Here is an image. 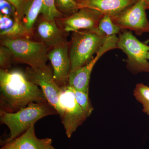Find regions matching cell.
<instances>
[{
  "label": "cell",
  "instance_id": "6da1fadb",
  "mask_svg": "<svg viewBox=\"0 0 149 149\" xmlns=\"http://www.w3.org/2000/svg\"><path fill=\"white\" fill-rule=\"evenodd\" d=\"M0 91L1 110L7 112H15L32 103L48 102L41 88L18 70H0Z\"/></svg>",
  "mask_w": 149,
  "mask_h": 149
},
{
  "label": "cell",
  "instance_id": "7a4b0ae2",
  "mask_svg": "<svg viewBox=\"0 0 149 149\" xmlns=\"http://www.w3.org/2000/svg\"><path fill=\"white\" fill-rule=\"evenodd\" d=\"M57 112L48 102L32 103L15 112L0 110V120L8 127L10 136L6 143L16 139L24 133L38 120Z\"/></svg>",
  "mask_w": 149,
  "mask_h": 149
},
{
  "label": "cell",
  "instance_id": "3957f363",
  "mask_svg": "<svg viewBox=\"0 0 149 149\" xmlns=\"http://www.w3.org/2000/svg\"><path fill=\"white\" fill-rule=\"evenodd\" d=\"M72 32L69 42L70 71L89 63L108 38L95 31L83 30Z\"/></svg>",
  "mask_w": 149,
  "mask_h": 149
},
{
  "label": "cell",
  "instance_id": "277c9868",
  "mask_svg": "<svg viewBox=\"0 0 149 149\" xmlns=\"http://www.w3.org/2000/svg\"><path fill=\"white\" fill-rule=\"evenodd\" d=\"M1 44L10 50L14 61L28 65L33 68H42L47 65L49 49L41 42L17 39L2 40Z\"/></svg>",
  "mask_w": 149,
  "mask_h": 149
},
{
  "label": "cell",
  "instance_id": "5b68a950",
  "mask_svg": "<svg viewBox=\"0 0 149 149\" xmlns=\"http://www.w3.org/2000/svg\"><path fill=\"white\" fill-rule=\"evenodd\" d=\"M118 37V49L127 56V67L132 73L149 72V46L139 41L130 31L122 29Z\"/></svg>",
  "mask_w": 149,
  "mask_h": 149
},
{
  "label": "cell",
  "instance_id": "8992f818",
  "mask_svg": "<svg viewBox=\"0 0 149 149\" xmlns=\"http://www.w3.org/2000/svg\"><path fill=\"white\" fill-rule=\"evenodd\" d=\"M58 107V114L61 118L67 136L70 138L88 117L77 102L74 92L68 85L61 88Z\"/></svg>",
  "mask_w": 149,
  "mask_h": 149
},
{
  "label": "cell",
  "instance_id": "52a82bcc",
  "mask_svg": "<svg viewBox=\"0 0 149 149\" xmlns=\"http://www.w3.org/2000/svg\"><path fill=\"white\" fill-rule=\"evenodd\" d=\"M149 7L144 0H138L120 13L111 17V19L121 29L134 31L136 35L141 36L149 32V21L146 12Z\"/></svg>",
  "mask_w": 149,
  "mask_h": 149
},
{
  "label": "cell",
  "instance_id": "ba28073f",
  "mask_svg": "<svg viewBox=\"0 0 149 149\" xmlns=\"http://www.w3.org/2000/svg\"><path fill=\"white\" fill-rule=\"evenodd\" d=\"M24 73L29 81L40 87L48 102L58 113L59 96L61 88L54 80L53 70L50 67L47 65L39 68L28 67Z\"/></svg>",
  "mask_w": 149,
  "mask_h": 149
},
{
  "label": "cell",
  "instance_id": "9c48e42d",
  "mask_svg": "<svg viewBox=\"0 0 149 149\" xmlns=\"http://www.w3.org/2000/svg\"><path fill=\"white\" fill-rule=\"evenodd\" d=\"M116 35L109 37L95 56L88 64L70 71L68 85L77 91L89 93V83L94 65L103 55L111 50L118 49Z\"/></svg>",
  "mask_w": 149,
  "mask_h": 149
},
{
  "label": "cell",
  "instance_id": "30bf717a",
  "mask_svg": "<svg viewBox=\"0 0 149 149\" xmlns=\"http://www.w3.org/2000/svg\"><path fill=\"white\" fill-rule=\"evenodd\" d=\"M103 15L93 10L81 8L70 15L55 20L61 29L67 33L83 30L95 31Z\"/></svg>",
  "mask_w": 149,
  "mask_h": 149
},
{
  "label": "cell",
  "instance_id": "8fae6325",
  "mask_svg": "<svg viewBox=\"0 0 149 149\" xmlns=\"http://www.w3.org/2000/svg\"><path fill=\"white\" fill-rule=\"evenodd\" d=\"M35 41L45 44L49 49L67 42L68 33L61 29L55 19L42 15L37 19L33 27Z\"/></svg>",
  "mask_w": 149,
  "mask_h": 149
},
{
  "label": "cell",
  "instance_id": "7c38bea8",
  "mask_svg": "<svg viewBox=\"0 0 149 149\" xmlns=\"http://www.w3.org/2000/svg\"><path fill=\"white\" fill-rule=\"evenodd\" d=\"M48 60L51 62L54 78L61 88L68 85L71 62L69 55V42L49 49L48 51Z\"/></svg>",
  "mask_w": 149,
  "mask_h": 149
},
{
  "label": "cell",
  "instance_id": "4fadbf2b",
  "mask_svg": "<svg viewBox=\"0 0 149 149\" xmlns=\"http://www.w3.org/2000/svg\"><path fill=\"white\" fill-rule=\"evenodd\" d=\"M33 36V29H29L25 27L17 15L15 16H10L0 14L1 40L32 39Z\"/></svg>",
  "mask_w": 149,
  "mask_h": 149
},
{
  "label": "cell",
  "instance_id": "5bb4252c",
  "mask_svg": "<svg viewBox=\"0 0 149 149\" xmlns=\"http://www.w3.org/2000/svg\"><path fill=\"white\" fill-rule=\"evenodd\" d=\"M138 0H80L78 9L87 8L107 15L115 16L135 3Z\"/></svg>",
  "mask_w": 149,
  "mask_h": 149
},
{
  "label": "cell",
  "instance_id": "9a60e30c",
  "mask_svg": "<svg viewBox=\"0 0 149 149\" xmlns=\"http://www.w3.org/2000/svg\"><path fill=\"white\" fill-rule=\"evenodd\" d=\"M15 149H55L49 138L39 139L35 133V125L13 140Z\"/></svg>",
  "mask_w": 149,
  "mask_h": 149
},
{
  "label": "cell",
  "instance_id": "2e32d148",
  "mask_svg": "<svg viewBox=\"0 0 149 149\" xmlns=\"http://www.w3.org/2000/svg\"><path fill=\"white\" fill-rule=\"evenodd\" d=\"M43 8L42 0H32L26 10L22 21L27 28L33 29Z\"/></svg>",
  "mask_w": 149,
  "mask_h": 149
},
{
  "label": "cell",
  "instance_id": "e0dca14e",
  "mask_svg": "<svg viewBox=\"0 0 149 149\" xmlns=\"http://www.w3.org/2000/svg\"><path fill=\"white\" fill-rule=\"evenodd\" d=\"M122 29L115 24L112 20L111 17L104 15L99 22L95 32L99 35L107 38L119 35Z\"/></svg>",
  "mask_w": 149,
  "mask_h": 149
},
{
  "label": "cell",
  "instance_id": "ac0fdd59",
  "mask_svg": "<svg viewBox=\"0 0 149 149\" xmlns=\"http://www.w3.org/2000/svg\"><path fill=\"white\" fill-rule=\"evenodd\" d=\"M134 95L143 105V111L149 115V87L143 83L137 84L134 91Z\"/></svg>",
  "mask_w": 149,
  "mask_h": 149
},
{
  "label": "cell",
  "instance_id": "d6986e66",
  "mask_svg": "<svg viewBox=\"0 0 149 149\" xmlns=\"http://www.w3.org/2000/svg\"><path fill=\"white\" fill-rule=\"evenodd\" d=\"M68 86L74 92L77 102L82 108L87 117L90 116L92 114L94 109L89 99V93L77 91L69 85Z\"/></svg>",
  "mask_w": 149,
  "mask_h": 149
},
{
  "label": "cell",
  "instance_id": "ffe728a7",
  "mask_svg": "<svg viewBox=\"0 0 149 149\" xmlns=\"http://www.w3.org/2000/svg\"><path fill=\"white\" fill-rule=\"evenodd\" d=\"M55 5L57 9L63 15V13H65L68 16L78 10L76 0H55Z\"/></svg>",
  "mask_w": 149,
  "mask_h": 149
},
{
  "label": "cell",
  "instance_id": "44dd1931",
  "mask_svg": "<svg viewBox=\"0 0 149 149\" xmlns=\"http://www.w3.org/2000/svg\"><path fill=\"white\" fill-rule=\"evenodd\" d=\"M42 15L50 19L61 18L64 15L59 11L55 5V0H42Z\"/></svg>",
  "mask_w": 149,
  "mask_h": 149
},
{
  "label": "cell",
  "instance_id": "7402d4cb",
  "mask_svg": "<svg viewBox=\"0 0 149 149\" xmlns=\"http://www.w3.org/2000/svg\"><path fill=\"white\" fill-rule=\"evenodd\" d=\"M14 61L13 56L10 50L2 45L0 47V67L1 69L8 70Z\"/></svg>",
  "mask_w": 149,
  "mask_h": 149
},
{
  "label": "cell",
  "instance_id": "603a6c76",
  "mask_svg": "<svg viewBox=\"0 0 149 149\" xmlns=\"http://www.w3.org/2000/svg\"><path fill=\"white\" fill-rule=\"evenodd\" d=\"M14 7L17 14L22 20L26 10L32 0H6Z\"/></svg>",
  "mask_w": 149,
  "mask_h": 149
},
{
  "label": "cell",
  "instance_id": "cb8c5ba5",
  "mask_svg": "<svg viewBox=\"0 0 149 149\" xmlns=\"http://www.w3.org/2000/svg\"><path fill=\"white\" fill-rule=\"evenodd\" d=\"M0 10L4 15L15 16L17 15L14 7L6 0H0Z\"/></svg>",
  "mask_w": 149,
  "mask_h": 149
},
{
  "label": "cell",
  "instance_id": "d4e9b609",
  "mask_svg": "<svg viewBox=\"0 0 149 149\" xmlns=\"http://www.w3.org/2000/svg\"><path fill=\"white\" fill-rule=\"evenodd\" d=\"M1 149H15L13 140L8 143H6L4 146H3Z\"/></svg>",
  "mask_w": 149,
  "mask_h": 149
},
{
  "label": "cell",
  "instance_id": "484cf974",
  "mask_svg": "<svg viewBox=\"0 0 149 149\" xmlns=\"http://www.w3.org/2000/svg\"><path fill=\"white\" fill-rule=\"evenodd\" d=\"M144 1H145L148 4V5L149 6V0H144Z\"/></svg>",
  "mask_w": 149,
  "mask_h": 149
},
{
  "label": "cell",
  "instance_id": "4316f807",
  "mask_svg": "<svg viewBox=\"0 0 149 149\" xmlns=\"http://www.w3.org/2000/svg\"><path fill=\"white\" fill-rule=\"evenodd\" d=\"M148 41H149V40ZM147 57H148V60H149V52H148V56H147Z\"/></svg>",
  "mask_w": 149,
  "mask_h": 149
},
{
  "label": "cell",
  "instance_id": "83f0119b",
  "mask_svg": "<svg viewBox=\"0 0 149 149\" xmlns=\"http://www.w3.org/2000/svg\"><path fill=\"white\" fill-rule=\"evenodd\" d=\"M76 1H80V0H76Z\"/></svg>",
  "mask_w": 149,
  "mask_h": 149
}]
</instances>
